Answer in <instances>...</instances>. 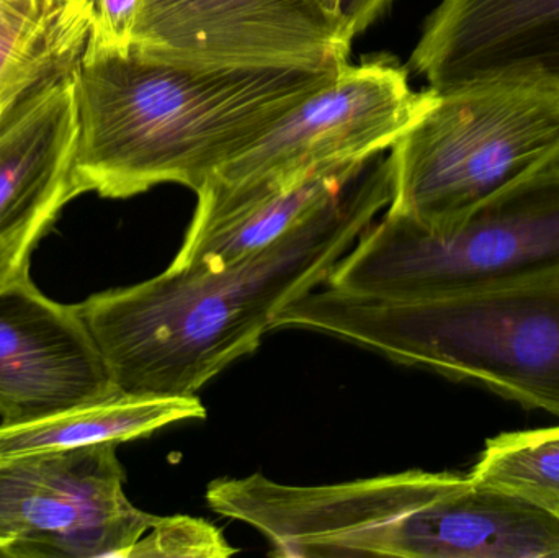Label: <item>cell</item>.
I'll use <instances>...</instances> for the list:
<instances>
[{"instance_id":"obj_1","label":"cell","mask_w":559,"mask_h":558,"mask_svg":"<svg viewBox=\"0 0 559 558\" xmlns=\"http://www.w3.org/2000/svg\"><path fill=\"white\" fill-rule=\"evenodd\" d=\"M390 202L383 153L334 199L258 251L219 268L169 265L150 281L75 305L115 392L197 396L226 367L254 353L289 304L328 284Z\"/></svg>"},{"instance_id":"obj_2","label":"cell","mask_w":559,"mask_h":558,"mask_svg":"<svg viewBox=\"0 0 559 558\" xmlns=\"http://www.w3.org/2000/svg\"><path fill=\"white\" fill-rule=\"evenodd\" d=\"M342 68H216L87 51L74 71L78 197L130 199L163 183L199 192Z\"/></svg>"},{"instance_id":"obj_3","label":"cell","mask_w":559,"mask_h":558,"mask_svg":"<svg viewBox=\"0 0 559 558\" xmlns=\"http://www.w3.org/2000/svg\"><path fill=\"white\" fill-rule=\"evenodd\" d=\"M272 330L316 331L559 416V277L439 298L325 284L289 304Z\"/></svg>"},{"instance_id":"obj_4","label":"cell","mask_w":559,"mask_h":558,"mask_svg":"<svg viewBox=\"0 0 559 558\" xmlns=\"http://www.w3.org/2000/svg\"><path fill=\"white\" fill-rule=\"evenodd\" d=\"M559 277V163L445 228L400 213L371 223L328 285L380 298H439Z\"/></svg>"},{"instance_id":"obj_5","label":"cell","mask_w":559,"mask_h":558,"mask_svg":"<svg viewBox=\"0 0 559 558\" xmlns=\"http://www.w3.org/2000/svg\"><path fill=\"white\" fill-rule=\"evenodd\" d=\"M388 161V212L445 228L559 163V87L504 81L432 91Z\"/></svg>"},{"instance_id":"obj_6","label":"cell","mask_w":559,"mask_h":558,"mask_svg":"<svg viewBox=\"0 0 559 558\" xmlns=\"http://www.w3.org/2000/svg\"><path fill=\"white\" fill-rule=\"evenodd\" d=\"M157 518L128 500L117 444L0 459V556L128 558Z\"/></svg>"},{"instance_id":"obj_7","label":"cell","mask_w":559,"mask_h":558,"mask_svg":"<svg viewBox=\"0 0 559 558\" xmlns=\"http://www.w3.org/2000/svg\"><path fill=\"white\" fill-rule=\"evenodd\" d=\"M352 36L316 0H144L134 51L216 68H344Z\"/></svg>"},{"instance_id":"obj_8","label":"cell","mask_w":559,"mask_h":558,"mask_svg":"<svg viewBox=\"0 0 559 558\" xmlns=\"http://www.w3.org/2000/svg\"><path fill=\"white\" fill-rule=\"evenodd\" d=\"M430 98L432 91H413L406 69L388 56L345 64L212 179L239 186L289 179L325 164L371 159L393 147Z\"/></svg>"},{"instance_id":"obj_9","label":"cell","mask_w":559,"mask_h":558,"mask_svg":"<svg viewBox=\"0 0 559 558\" xmlns=\"http://www.w3.org/2000/svg\"><path fill=\"white\" fill-rule=\"evenodd\" d=\"M75 305L46 297L29 272L0 284V418L33 422L115 395Z\"/></svg>"},{"instance_id":"obj_10","label":"cell","mask_w":559,"mask_h":558,"mask_svg":"<svg viewBox=\"0 0 559 558\" xmlns=\"http://www.w3.org/2000/svg\"><path fill=\"white\" fill-rule=\"evenodd\" d=\"M409 64L436 92L504 81L559 87V0H442Z\"/></svg>"},{"instance_id":"obj_11","label":"cell","mask_w":559,"mask_h":558,"mask_svg":"<svg viewBox=\"0 0 559 558\" xmlns=\"http://www.w3.org/2000/svg\"><path fill=\"white\" fill-rule=\"evenodd\" d=\"M74 71L0 133V284L29 272L33 251L78 199Z\"/></svg>"},{"instance_id":"obj_12","label":"cell","mask_w":559,"mask_h":558,"mask_svg":"<svg viewBox=\"0 0 559 558\" xmlns=\"http://www.w3.org/2000/svg\"><path fill=\"white\" fill-rule=\"evenodd\" d=\"M368 161L239 186L210 179L197 192L192 223L170 268H219L271 245L334 199Z\"/></svg>"},{"instance_id":"obj_13","label":"cell","mask_w":559,"mask_h":558,"mask_svg":"<svg viewBox=\"0 0 559 558\" xmlns=\"http://www.w3.org/2000/svg\"><path fill=\"white\" fill-rule=\"evenodd\" d=\"M92 0H0V133L81 61Z\"/></svg>"},{"instance_id":"obj_14","label":"cell","mask_w":559,"mask_h":558,"mask_svg":"<svg viewBox=\"0 0 559 558\" xmlns=\"http://www.w3.org/2000/svg\"><path fill=\"white\" fill-rule=\"evenodd\" d=\"M205 416V406L197 396L179 399L115 393L46 418L16 425L0 423V459L88 446L123 444L147 438L177 423Z\"/></svg>"},{"instance_id":"obj_15","label":"cell","mask_w":559,"mask_h":558,"mask_svg":"<svg viewBox=\"0 0 559 558\" xmlns=\"http://www.w3.org/2000/svg\"><path fill=\"white\" fill-rule=\"evenodd\" d=\"M468 477L559 513V426L489 439Z\"/></svg>"},{"instance_id":"obj_16","label":"cell","mask_w":559,"mask_h":558,"mask_svg":"<svg viewBox=\"0 0 559 558\" xmlns=\"http://www.w3.org/2000/svg\"><path fill=\"white\" fill-rule=\"evenodd\" d=\"M238 549L209 521L190 517L157 518L128 558H225Z\"/></svg>"},{"instance_id":"obj_17","label":"cell","mask_w":559,"mask_h":558,"mask_svg":"<svg viewBox=\"0 0 559 558\" xmlns=\"http://www.w3.org/2000/svg\"><path fill=\"white\" fill-rule=\"evenodd\" d=\"M144 0H92L94 23L87 51H124Z\"/></svg>"},{"instance_id":"obj_18","label":"cell","mask_w":559,"mask_h":558,"mask_svg":"<svg viewBox=\"0 0 559 558\" xmlns=\"http://www.w3.org/2000/svg\"><path fill=\"white\" fill-rule=\"evenodd\" d=\"M393 0H341V16L352 39L373 25Z\"/></svg>"},{"instance_id":"obj_19","label":"cell","mask_w":559,"mask_h":558,"mask_svg":"<svg viewBox=\"0 0 559 558\" xmlns=\"http://www.w3.org/2000/svg\"><path fill=\"white\" fill-rule=\"evenodd\" d=\"M322 9L328 10L332 15L341 16V0H316ZM342 19V16H341Z\"/></svg>"},{"instance_id":"obj_20","label":"cell","mask_w":559,"mask_h":558,"mask_svg":"<svg viewBox=\"0 0 559 558\" xmlns=\"http://www.w3.org/2000/svg\"><path fill=\"white\" fill-rule=\"evenodd\" d=\"M559 514V513H558Z\"/></svg>"}]
</instances>
